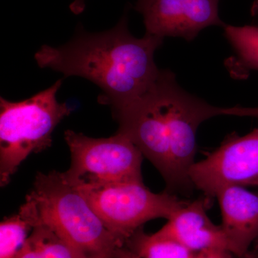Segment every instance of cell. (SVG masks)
Returning <instances> with one entry per match:
<instances>
[{
	"instance_id": "6da1fadb",
	"label": "cell",
	"mask_w": 258,
	"mask_h": 258,
	"mask_svg": "<svg viewBox=\"0 0 258 258\" xmlns=\"http://www.w3.org/2000/svg\"><path fill=\"white\" fill-rule=\"evenodd\" d=\"M117 132L130 139L157 168L174 194L193 189L189 171L197 152V133L204 122L222 115L212 106L183 89L169 70H161L147 91L111 108Z\"/></svg>"
},
{
	"instance_id": "7a4b0ae2",
	"label": "cell",
	"mask_w": 258,
	"mask_h": 258,
	"mask_svg": "<svg viewBox=\"0 0 258 258\" xmlns=\"http://www.w3.org/2000/svg\"><path fill=\"white\" fill-rule=\"evenodd\" d=\"M164 39L134 37L124 15L112 29L91 33L79 28L72 40L59 47L43 45L35 55L39 67L79 76L101 88V104L121 106L145 92L161 70L154 61Z\"/></svg>"
},
{
	"instance_id": "3957f363",
	"label": "cell",
	"mask_w": 258,
	"mask_h": 258,
	"mask_svg": "<svg viewBox=\"0 0 258 258\" xmlns=\"http://www.w3.org/2000/svg\"><path fill=\"white\" fill-rule=\"evenodd\" d=\"M23 207L35 227L54 231L79 258H115L124 244L106 228L63 172H38Z\"/></svg>"
},
{
	"instance_id": "277c9868",
	"label": "cell",
	"mask_w": 258,
	"mask_h": 258,
	"mask_svg": "<svg viewBox=\"0 0 258 258\" xmlns=\"http://www.w3.org/2000/svg\"><path fill=\"white\" fill-rule=\"evenodd\" d=\"M62 79L24 101L0 98V185L9 184L19 166L32 154L52 145L56 126L72 112L59 103L57 93Z\"/></svg>"
},
{
	"instance_id": "5b68a950",
	"label": "cell",
	"mask_w": 258,
	"mask_h": 258,
	"mask_svg": "<svg viewBox=\"0 0 258 258\" xmlns=\"http://www.w3.org/2000/svg\"><path fill=\"white\" fill-rule=\"evenodd\" d=\"M107 229L125 245L146 222L169 220L186 203L167 191L152 192L143 181L81 182L73 184Z\"/></svg>"
},
{
	"instance_id": "8992f818",
	"label": "cell",
	"mask_w": 258,
	"mask_h": 258,
	"mask_svg": "<svg viewBox=\"0 0 258 258\" xmlns=\"http://www.w3.org/2000/svg\"><path fill=\"white\" fill-rule=\"evenodd\" d=\"M64 140L71 163L63 174L71 184L143 181V154L123 134L116 132L108 138H93L67 130Z\"/></svg>"
},
{
	"instance_id": "52a82bcc",
	"label": "cell",
	"mask_w": 258,
	"mask_h": 258,
	"mask_svg": "<svg viewBox=\"0 0 258 258\" xmlns=\"http://www.w3.org/2000/svg\"><path fill=\"white\" fill-rule=\"evenodd\" d=\"M194 188L209 198L228 186H258V128L232 136L189 171Z\"/></svg>"
},
{
	"instance_id": "ba28073f",
	"label": "cell",
	"mask_w": 258,
	"mask_h": 258,
	"mask_svg": "<svg viewBox=\"0 0 258 258\" xmlns=\"http://www.w3.org/2000/svg\"><path fill=\"white\" fill-rule=\"evenodd\" d=\"M219 3L220 0H138L135 10L143 16L146 34L191 41L204 29L225 26L219 16Z\"/></svg>"
},
{
	"instance_id": "9c48e42d",
	"label": "cell",
	"mask_w": 258,
	"mask_h": 258,
	"mask_svg": "<svg viewBox=\"0 0 258 258\" xmlns=\"http://www.w3.org/2000/svg\"><path fill=\"white\" fill-rule=\"evenodd\" d=\"M210 201L205 196L186 202L155 233L176 240L195 253L213 248L230 252L221 226L215 225L208 215Z\"/></svg>"
},
{
	"instance_id": "30bf717a",
	"label": "cell",
	"mask_w": 258,
	"mask_h": 258,
	"mask_svg": "<svg viewBox=\"0 0 258 258\" xmlns=\"http://www.w3.org/2000/svg\"><path fill=\"white\" fill-rule=\"evenodd\" d=\"M215 198L221 210L220 226L231 253L242 257L258 239V194L243 186H228L219 190Z\"/></svg>"
},
{
	"instance_id": "8fae6325",
	"label": "cell",
	"mask_w": 258,
	"mask_h": 258,
	"mask_svg": "<svg viewBox=\"0 0 258 258\" xmlns=\"http://www.w3.org/2000/svg\"><path fill=\"white\" fill-rule=\"evenodd\" d=\"M227 39L235 52L232 72L237 76L249 71H258V25L223 27Z\"/></svg>"
},
{
	"instance_id": "7c38bea8",
	"label": "cell",
	"mask_w": 258,
	"mask_h": 258,
	"mask_svg": "<svg viewBox=\"0 0 258 258\" xmlns=\"http://www.w3.org/2000/svg\"><path fill=\"white\" fill-rule=\"evenodd\" d=\"M125 246L140 258H195L197 254L172 239L146 233L143 227L129 237Z\"/></svg>"
},
{
	"instance_id": "4fadbf2b",
	"label": "cell",
	"mask_w": 258,
	"mask_h": 258,
	"mask_svg": "<svg viewBox=\"0 0 258 258\" xmlns=\"http://www.w3.org/2000/svg\"><path fill=\"white\" fill-rule=\"evenodd\" d=\"M35 225L20 207L18 213L0 223V258H19Z\"/></svg>"
},
{
	"instance_id": "5bb4252c",
	"label": "cell",
	"mask_w": 258,
	"mask_h": 258,
	"mask_svg": "<svg viewBox=\"0 0 258 258\" xmlns=\"http://www.w3.org/2000/svg\"><path fill=\"white\" fill-rule=\"evenodd\" d=\"M19 258H79L72 248L45 225L36 226Z\"/></svg>"
},
{
	"instance_id": "9a60e30c",
	"label": "cell",
	"mask_w": 258,
	"mask_h": 258,
	"mask_svg": "<svg viewBox=\"0 0 258 258\" xmlns=\"http://www.w3.org/2000/svg\"><path fill=\"white\" fill-rule=\"evenodd\" d=\"M222 114L223 115H232V116L258 118V106L242 107L237 106L223 108Z\"/></svg>"
},
{
	"instance_id": "2e32d148",
	"label": "cell",
	"mask_w": 258,
	"mask_h": 258,
	"mask_svg": "<svg viewBox=\"0 0 258 258\" xmlns=\"http://www.w3.org/2000/svg\"><path fill=\"white\" fill-rule=\"evenodd\" d=\"M233 254L227 249L213 248L206 249L197 253L195 258H232Z\"/></svg>"
},
{
	"instance_id": "e0dca14e",
	"label": "cell",
	"mask_w": 258,
	"mask_h": 258,
	"mask_svg": "<svg viewBox=\"0 0 258 258\" xmlns=\"http://www.w3.org/2000/svg\"><path fill=\"white\" fill-rule=\"evenodd\" d=\"M115 258H140L137 254L132 252L128 247L123 246L120 247L117 252L116 256Z\"/></svg>"
},
{
	"instance_id": "ac0fdd59",
	"label": "cell",
	"mask_w": 258,
	"mask_h": 258,
	"mask_svg": "<svg viewBox=\"0 0 258 258\" xmlns=\"http://www.w3.org/2000/svg\"><path fill=\"white\" fill-rule=\"evenodd\" d=\"M85 3H86V0H74V3L70 6V8L75 14H80L85 9V6H86Z\"/></svg>"
},
{
	"instance_id": "d6986e66",
	"label": "cell",
	"mask_w": 258,
	"mask_h": 258,
	"mask_svg": "<svg viewBox=\"0 0 258 258\" xmlns=\"http://www.w3.org/2000/svg\"><path fill=\"white\" fill-rule=\"evenodd\" d=\"M238 258H258V244H256L253 249H249L247 253Z\"/></svg>"
},
{
	"instance_id": "ffe728a7",
	"label": "cell",
	"mask_w": 258,
	"mask_h": 258,
	"mask_svg": "<svg viewBox=\"0 0 258 258\" xmlns=\"http://www.w3.org/2000/svg\"><path fill=\"white\" fill-rule=\"evenodd\" d=\"M252 13L254 15H258V0H255V2L254 3L252 8Z\"/></svg>"
},
{
	"instance_id": "44dd1931",
	"label": "cell",
	"mask_w": 258,
	"mask_h": 258,
	"mask_svg": "<svg viewBox=\"0 0 258 258\" xmlns=\"http://www.w3.org/2000/svg\"><path fill=\"white\" fill-rule=\"evenodd\" d=\"M254 243H255V244H258V239H257V241H256V242H254Z\"/></svg>"
}]
</instances>
